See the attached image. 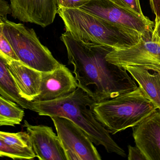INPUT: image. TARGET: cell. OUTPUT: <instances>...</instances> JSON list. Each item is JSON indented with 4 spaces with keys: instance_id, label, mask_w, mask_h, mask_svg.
Returning <instances> with one entry per match:
<instances>
[{
    "instance_id": "cell-24",
    "label": "cell",
    "mask_w": 160,
    "mask_h": 160,
    "mask_svg": "<svg viewBox=\"0 0 160 160\" xmlns=\"http://www.w3.org/2000/svg\"><path fill=\"white\" fill-rule=\"evenodd\" d=\"M11 14L10 5L7 1L0 0V17L7 18L8 14Z\"/></svg>"
},
{
    "instance_id": "cell-1",
    "label": "cell",
    "mask_w": 160,
    "mask_h": 160,
    "mask_svg": "<svg viewBox=\"0 0 160 160\" xmlns=\"http://www.w3.org/2000/svg\"><path fill=\"white\" fill-rule=\"evenodd\" d=\"M61 39L66 48L68 64L74 66L78 86L95 102L114 98L138 87L125 68L106 60L112 48L78 40L67 32Z\"/></svg>"
},
{
    "instance_id": "cell-10",
    "label": "cell",
    "mask_w": 160,
    "mask_h": 160,
    "mask_svg": "<svg viewBox=\"0 0 160 160\" xmlns=\"http://www.w3.org/2000/svg\"><path fill=\"white\" fill-rule=\"evenodd\" d=\"M36 157L40 160H67L58 135L48 126H33L24 120Z\"/></svg>"
},
{
    "instance_id": "cell-5",
    "label": "cell",
    "mask_w": 160,
    "mask_h": 160,
    "mask_svg": "<svg viewBox=\"0 0 160 160\" xmlns=\"http://www.w3.org/2000/svg\"><path fill=\"white\" fill-rule=\"evenodd\" d=\"M2 18L4 35L20 62L42 73L53 71L62 65L40 42L33 29Z\"/></svg>"
},
{
    "instance_id": "cell-9",
    "label": "cell",
    "mask_w": 160,
    "mask_h": 160,
    "mask_svg": "<svg viewBox=\"0 0 160 160\" xmlns=\"http://www.w3.org/2000/svg\"><path fill=\"white\" fill-rule=\"evenodd\" d=\"M9 5L13 18L42 27L52 24L58 12L56 0H10Z\"/></svg>"
},
{
    "instance_id": "cell-6",
    "label": "cell",
    "mask_w": 160,
    "mask_h": 160,
    "mask_svg": "<svg viewBox=\"0 0 160 160\" xmlns=\"http://www.w3.org/2000/svg\"><path fill=\"white\" fill-rule=\"evenodd\" d=\"M79 8L115 24L135 30L152 39L155 23L118 5L111 0H89Z\"/></svg>"
},
{
    "instance_id": "cell-20",
    "label": "cell",
    "mask_w": 160,
    "mask_h": 160,
    "mask_svg": "<svg viewBox=\"0 0 160 160\" xmlns=\"http://www.w3.org/2000/svg\"><path fill=\"white\" fill-rule=\"evenodd\" d=\"M118 5L138 15L142 18H146L143 14L140 0H111Z\"/></svg>"
},
{
    "instance_id": "cell-21",
    "label": "cell",
    "mask_w": 160,
    "mask_h": 160,
    "mask_svg": "<svg viewBox=\"0 0 160 160\" xmlns=\"http://www.w3.org/2000/svg\"><path fill=\"white\" fill-rule=\"evenodd\" d=\"M89 0H56L58 8H78Z\"/></svg>"
},
{
    "instance_id": "cell-23",
    "label": "cell",
    "mask_w": 160,
    "mask_h": 160,
    "mask_svg": "<svg viewBox=\"0 0 160 160\" xmlns=\"http://www.w3.org/2000/svg\"><path fill=\"white\" fill-rule=\"evenodd\" d=\"M152 11L156 16L155 25L160 21V0H149Z\"/></svg>"
},
{
    "instance_id": "cell-25",
    "label": "cell",
    "mask_w": 160,
    "mask_h": 160,
    "mask_svg": "<svg viewBox=\"0 0 160 160\" xmlns=\"http://www.w3.org/2000/svg\"><path fill=\"white\" fill-rule=\"evenodd\" d=\"M152 40L160 43V21L157 25H155Z\"/></svg>"
},
{
    "instance_id": "cell-15",
    "label": "cell",
    "mask_w": 160,
    "mask_h": 160,
    "mask_svg": "<svg viewBox=\"0 0 160 160\" xmlns=\"http://www.w3.org/2000/svg\"><path fill=\"white\" fill-rule=\"evenodd\" d=\"M7 64L4 59L0 57V95L14 101L22 108L27 109L29 101L22 98L20 95Z\"/></svg>"
},
{
    "instance_id": "cell-22",
    "label": "cell",
    "mask_w": 160,
    "mask_h": 160,
    "mask_svg": "<svg viewBox=\"0 0 160 160\" xmlns=\"http://www.w3.org/2000/svg\"><path fill=\"white\" fill-rule=\"evenodd\" d=\"M128 148L129 153L128 159L129 160H147L142 152L136 146L132 147L129 145Z\"/></svg>"
},
{
    "instance_id": "cell-11",
    "label": "cell",
    "mask_w": 160,
    "mask_h": 160,
    "mask_svg": "<svg viewBox=\"0 0 160 160\" xmlns=\"http://www.w3.org/2000/svg\"><path fill=\"white\" fill-rule=\"evenodd\" d=\"M76 78L64 65L51 72L42 73L40 92L33 101H50L63 97L77 89Z\"/></svg>"
},
{
    "instance_id": "cell-17",
    "label": "cell",
    "mask_w": 160,
    "mask_h": 160,
    "mask_svg": "<svg viewBox=\"0 0 160 160\" xmlns=\"http://www.w3.org/2000/svg\"><path fill=\"white\" fill-rule=\"evenodd\" d=\"M0 138L11 147L21 150H33L29 134L26 132L10 133L0 131Z\"/></svg>"
},
{
    "instance_id": "cell-14",
    "label": "cell",
    "mask_w": 160,
    "mask_h": 160,
    "mask_svg": "<svg viewBox=\"0 0 160 160\" xmlns=\"http://www.w3.org/2000/svg\"><path fill=\"white\" fill-rule=\"evenodd\" d=\"M137 82L146 97L160 111V66L124 67Z\"/></svg>"
},
{
    "instance_id": "cell-4",
    "label": "cell",
    "mask_w": 160,
    "mask_h": 160,
    "mask_svg": "<svg viewBox=\"0 0 160 160\" xmlns=\"http://www.w3.org/2000/svg\"><path fill=\"white\" fill-rule=\"evenodd\" d=\"M157 109L138 86L114 98L95 102L93 113L109 133L115 134L138 125Z\"/></svg>"
},
{
    "instance_id": "cell-12",
    "label": "cell",
    "mask_w": 160,
    "mask_h": 160,
    "mask_svg": "<svg viewBox=\"0 0 160 160\" xmlns=\"http://www.w3.org/2000/svg\"><path fill=\"white\" fill-rule=\"evenodd\" d=\"M132 130L135 144L147 160H160V110L157 109Z\"/></svg>"
},
{
    "instance_id": "cell-3",
    "label": "cell",
    "mask_w": 160,
    "mask_h": 160,
    "mask_svg": "<svg viewBox=\"0 0 160 160\" xmlns=\"http://www.w3.org/2000/svg\"><path fill=\"white\" fill-rule=\"evenodd\" d=\"M57 14L63 21L66 32L86 43L118 50L130 48L144 39L135 30L115 24L81 8H60Z\"/></svg>"
},
{
    "instance_id": "cell-7",
    "label": "cell",
    "mask_w": 160,
    "mask_h": 160,
    "mask_svg": "<svg viewBox=\"0 0 160 160\" xmlns=\"http://www.w3.org/2000/svg\"><path fill=\"white\" fill-rule=\"evenodd\" d=\"M63 148L67 160H101L88 135L71 120L50 117Z\"/></svg>"
},
{
    "instance_id": "cell-8",
    "label": "cell",
    "mask_w": 160,
    "mask_h": 160,
    "mask_svg": "<svg viewBox=\"0 0 160 160\" xmlns=\"http://www.w3.org/2000/svg\"><path fill=\"white\" fill-rule=\"evenodd\" d=\"M106 58L110 63L123 68L128 66H160V43L142 39L130 48L113 50Z\"/></svg>"
},
{
    "instance_id": "cell-13",
    "label": "cell",
    "mask_w": 160,
    "mask_h": 160,
    "mask_svg": "<svg viewBox=\"0 0 160 160\" xmlns=\"http://www.w3.org/2000/svg\"><path fill=\"white\" fill-rule=\"evenodd\" d=\"M7 65L22 97L33 101L40 94L42 72L18 60L11 61Z\"/></svg>"
},
{
    "instance_id": "cell-19",
    "label": "cell",
    "mask_w": 160,
    "mask_h": 160,
    "mask_svg": "<svg viewBox=\"0 0 160 160\" xmlns=\"http://www.w3.org/2000/svg\"><path fill=\"white\" fill-rule=\"evenodd\" d=\"M3 22L0 17V57L4 59L8 63L13 60L19 61L13 49L4 35Z\"/></svg>"
},
{
    "instance_id": "cell-18",
    "label": "cell",
    "mask_w": 160,
    "mask_h": 160,
    "mask_svg": "<svg viewBox=\"0 0 160 160\" xmlns=\"http://www.w3.org/2000/svg\"><path fill=\"white\" fill-rule=\"evenodd\" d=\"M0 157L14 160H31L36 157V155L33 150H21L11 147L0 138Z\"/></svg>"
},
{
    "instance_id": "cell-2",
    "label": "cell",
    "mask_w": 160,
    "mask_h": 160,
    "mask_svg": "<svg viewBox=\"0 0 160 160\" xmlns=\"http://www.w3.org/2000/svg\"><path fill=\"white\" fill-rule=\"evenodd\" d=\"M95 101L78 86L73 93L50 101H29L27 109L41 116H60L71 120L82 129L94 144L103 147L109 153L126 157L125 151L112 138L93 113Z\"/></svg>"
},
{
    "instance_id": "cell-16",
    "label": "cell",
    "mask_w": 160,
    "mask_h": 160,
    "mask_svg": "<svg viewBox=\"0 0 160 160\" xmlns=\"http://www.w3.org/2000/svg\"><path fill=\"white\" fill-rule=\"evenodd\" d=\"M24 116V111L18 104L0 95V126L19 125Z\"/></svg>"
}]
</instances>
